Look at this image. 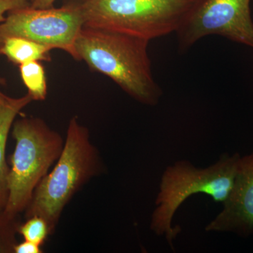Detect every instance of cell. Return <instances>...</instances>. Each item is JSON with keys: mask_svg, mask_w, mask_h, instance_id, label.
Returning a JSON list of instances; mask_svg holds the SVG:
<instances>
[{"mask_svg": "<svg viewBox=\"0 0 253 253\" xmlns=\"http://www.w3.org/2000/svg\"><path fill=\"white\" fill-rule=\"evenodd\" d=\"M51 50L49 46L21 37H9L0 42V54L19 66L32 61H50Z\"/></svg>", "mask_w": 253, "mask_h": 253, "instance_id": "cell-10", "label": "cell"}, {"mask_svg": "<svg viewBox=\"0 0 253 253\" xmlns=\"http://www.w3.org/2000/svg\"><path fill=\"white\" fill-rule=\"evenodd\" d=\"M56 1V0H31V6L38 9H45L54 6Z\"/></svg>", "mask_w": 253, "mask_h": 253, "instance_id": "cell-15", "label": "cell"}, {"mask_svg": "<svg viewBox=\"0 0 253 253\" xmlns=\"http://www.w3.org/2000/svg\"><path fill=\"white\" fill-rule=\"evenodd\" d=\"M31 6L30 0H0V23L4 21L6 13Z\"/></svg>", "mask_w": 253, "mask_h": 253, "instance_id": "cell-13", "label": "cell"}, {"mask_svg": "<svg viewBox=\"0 0 253 253\" xmlns=\"http://www.w3.org/2000/svg\"><path fill=\"white\" fill-rule=\"evenodd\" d=\"M13 251L16 253H43L41 246L31 242V241H26V240H24V241L20 244H15Z\"/></svg>", "mask_w": 253, "mask_h": 253, "instance_id": "cell-14", "label": "cell"}, {"mask_svg": "<svg viewBox=\"0 0 253 253\" xmlns=\"http://www.w3.org/2000/svg\"><path fill=\"white\" fill-rule=\"evenodd\" d=\"M84 26L78 1L59 8L28 6L8 12L0 23V42L9 37H21L52 49L63 50L76 59L75 44Z\"/></svg>", "mask_w": 253, "mask_h": 253, "instance_id": "cell-6", "label": "cell"}, {"mask_svg": "<svg viewBox=\"0 0 253 253\" xmlns=\"http://www.w3.org/2000/svg\"><path fill=\"white\" fill-rule=\"evenodd\" d=\"M20 74L28 94L33 101H44L47 95L45 70L41 61H32L19 66Z\"/></svg>", "mask_w": 253, "mask_h": 253, "instance_id": "cell-11", "label": "cell"}, {"mask_svg": "<svg viewBox=\"0 0 253 253\" xmlns=\"http://www.w3.org/2000/svg\"><path fill=\"white\" fill-rule=\"evenodd\" d=\"M222 211L206 226L209 232H233L248 237L253 234V154L240 159L232 190Z\"/></svg>", "mask_w": 253, "mask_h": 253, "instance_id": "cell-8", "label": "cell"}, {"mask_svg": "<svg viewBox=\"0 0 253 253\" xmlns=\"http://www.w3.org/2000/svg\"><path fill=\"white\" fill-rule=\"evenodd\" d=\"M241 156L224 154L219 161L206 168L195 167L188 161H179L168 166L161 177L156 208L151 219V230L164 236L174 249L173 241L181 232L173 227L172 220L178 208L194 194L208 195L216 203L226 201L232 190Z\"/></svg>", "mask_w": 253, "mask_h": 253, "instance_id": "cell-3", "label": "cell"}, {"mask_svg": "<svg viewBox=\"0 0 253 253\" xmlns=\"http://www.w3.org/2000/svg\"><path fill=\"white\" fill-rule=\"evenodd\" d=\"M251 0H197L176 31L181 51L217 35L253 49Z\"/></svg>", "mask_w": 253, "mask_h": 253, "instance_id": "cell-7", "label": "cell"}, {"mask_svg": "<svg viewBox=\"0 0 253 253\" xmlns=\"http://www.w3.org/2000/svg\"><path fill=\"white\" fill-rule=\"evenodd\" d=\"M149 41L84 26L75 44L76 60L111 78L141 104L156 106L163 95L155 81L148 53Z\"/></svg>", "mask_w": 253, "mask_h": 253, "instance_id": "cell-1", "label": "cell"}, {"mask_svg": "<svg viewBox=\"0 0 253 253\" xmlns=\"http://www.w3.org/2000/svg\"><path fill=\"white\" fill-rule=\"evenodd\" d=\"M26 219V222L18 226V232L24 240L42 246L53 234L49 223L41 216H33Z\"/></svg>", "mask_w": 253, "mask_h": 253, "instance_id": "cell-12", "label": "cell"}, {"mask_svg": "<svg viewBox=\"0 0 253 253\" xmlns=\"http://www.w3.org/2000/svg\"><path fill=\"white\" fill-rule=\"evenodd\" d=\"M16 145L8 174V198L3 214L14 219L26 211L33 193L62 152L65 140L44 120L24 117L14 121Z\"/></svg>", "mask_w": 253, "mask_h": 253, "instance_id": "cell-4", "label": "cell"}, {"mask_svg": "<svg viewBox=\"0 0 253 253\" xmlns=\"http://www.w3.org/2000/svg\"><path fill=\"white\" fill-rule=\"evenodd\" d=\"M3 81H2V80H1V78H0V83H3Z\"/></svg>", "mask_w": 253, "mask_h": 253, "instance_id": "cell-17", "label": "cell"}, {"mask_svg": "<svg viewBox=\"0 0 253 253\" xmlns=\"http://www.w3.org/2000/svg\"><path fill=\"white\" fill-rule=\"evenodd\" d=\"M32 100L28 94L11 98L0 92V212L4 211L8 198V174L9 168L6 161V147L15 118Z\"/></svg>", "mask_w": 253, "mask_h": 253, "instance_id": "cell-9", "label": "cell"}, {"mask_svg": "<svg viewBox=\"0 0 253 253\" xmlns=\"http://www.w3.org/2000/svg\"><path fill=\"white\" fill-rule=\"evenodd\" d=\"M104 171V163L91 142L89 129L76 116L71 118L61 156L35 190L25 211L26 219L41 216L54 233L63 210L75 194Z\"/></svg>", "mask_w": 253, "mask_h": 253, "instance_id": "cell-2", "label": "cell"}, {"mask_svg": "<svg viewBox=\"0 0 253 253\" xmlns=\"http://www.w3.org/2000/svg\"><path fill=\"white\" fill-rule=\"evenodd\" d=\"M4 250L2 247V245H1V242H0V253L4 252Z\"/></svg>", "mask_w": 253, "mask_h": 253, "instance_id": "cell-16", "label": "cell"}, {"mask_svg": "<svg viewBox=\"0 0 253 253\" xmlns=\"http://www.w3.org/2000/svg\"><path fill=\"white\" fill-rule=\"evenodd\" d=\"M30 1H31V0H30Z\"/></svg>", "mask_w": 253, "mask_h": 253, "instance_id": "cell-18", "label": "cell"}, {"mask_svg": "<svg viewBox=\"0 0 253 253\" xmlns=\"http://www.w3.org/2000/svg\"><path fill=\"white\" fill-rule=\"evenodd\" d=\"M197 0H78L84 26L151 41L176 32Z\"/></svg>", "mask_w": 253, "mask_h": 253, "instance_id": "cell-5", "label": "cell"}]
</instances>
